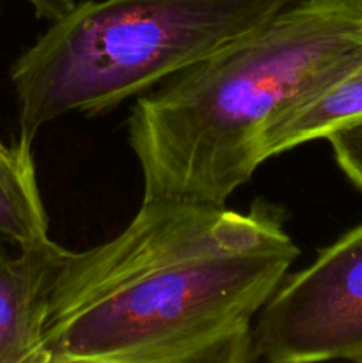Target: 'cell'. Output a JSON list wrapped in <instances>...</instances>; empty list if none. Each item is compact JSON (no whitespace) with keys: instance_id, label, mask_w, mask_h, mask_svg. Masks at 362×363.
I'll return each instance as SVG.
<instances>
[{"instance_id":"6da1fadb","label":"cell","mask_w":362,"mask_h":363,"mask_svg":"<svg viewBox=\"0 0 362 363\" xmlns=\"http://www.w3.org/2000/svg\"><path fill=\"white\" fill-rule=\"evenodd\" d=\"M300 250L280 213L142 201L117 236L66 252L39 363H251L252 328Z\"/></svg>"},{"instance_id":"7a4b0ae2","label":"cell","mask_w":362,"mask_h":363,"mask_svg":"<svg viewBox=\"0 0 362 363\" xmlns=\"http://www.w3.org/2000/svg\"><path fill=\"white\" fill-rule=\"evenodd\" d=\"M361 62L362 0H297L138 96L128 142L142 201L226 206L263 163V133Z\"/></svg>"},{"instance_id":"3957f363","label":"cell","mask_w":362,"mask_h":363,"mask_svg":"<svg viewBox=\"0 0 362 363\" xmlns=\"http://www.w3.org/2000/svg\"><path fill=\"white\" fill-rule=\"evenodd\" d=\"M297 0H85L11 67L18 142L67 113L116 108L268 21Z\"/></svg>"},{"instance_id":"277c9868","label":"cell","mask_w":362,"mask_h":363,"mask_svg":"<svg viewBox=\"0 0 362 363\" xmlns=\"http://www.w3.org/2000/svg\"><path fill=\"white\" fill-rule=\"evenodd\" d=\"M254 360L362 358V223L300 272L286 273L252 328Z\"/></svg>"},{"instance_id":"5b68a950","label":"cell","mask_w":362,"mask_h":363,"mask_svg":"<svg viewBox=\"0 0 362 363\" xmlns=\"http://www.w3.org/2000/svg\"><path fill=\"white\" fill-rule=\"evenodd\" d=\"M0 243V363H39L43 328L66 248L48 240L18 247Z\"/></svg>"},{"instance_id":"8992f818","label":"cell","mask_w":362,"mask_h":363,"mask_svg":"<svg viewBox=\"0 0 362 363\" xmlns=\"http://www.w3.org/2000/svg\"><path fill=\"white\" fill-rule=\"evenodd\" d=\"M362 117V62L312 101L291 110L263 133V162L305 142L327 138L330 131Z\"/></svg>"},{"instance_id":"52a82bcc","label":"cell","mask_w":362,"mask_h":363,"mask_svg":"<svg viewBox=\"0 0 362 363\" xmlns=\"http://www.w3.org/2000/svg\"><path fill=\"white\" fill-rule=\"evenodd\" d=\"M48 240V216L35 179L32 147L0 140V243L16 247Z\"/></svg>"},{"instance_id":"ba28073f","label":"cell","mask_w":362,"mask_h":363,"mask_svg":"<svg viewBox=\"0 0 362 363\" xmlns=\"http://www.w3.org/2000/svg\"><path fill=\"white\" fill-rule=\"evenodd\" d=\"M334 158L350 183L362 194V117L327 135Z\"/></svg>"},{"instance_id":"9c48e42d","label":"cell","mask_w":362,"mask_h":363,"mask_svg":"<svg viewBox=\"0 0 362 363\" xmlns=\"http://www.w3.org/2000/svg\"><path fill=\"white\" fill-rule=\"evenodd\" d=\"M27 2L32 6L35 16L48 21L59 20L75 6V0H27Z\"/></svg>"},{"instance_id":"30bf717a","label":"cell","mask_w":362,"mask_h":363,"mask_svg":"<svg viewBox=\"0 0 362 363\" xmlns=\"http://www.w3.org/2000/svg\"><path fill=\"white\" fill-rule=\"evenodd\" d=\"M358 363H362V358H361V360H358Z\"/></svg>"}]
</instances>
